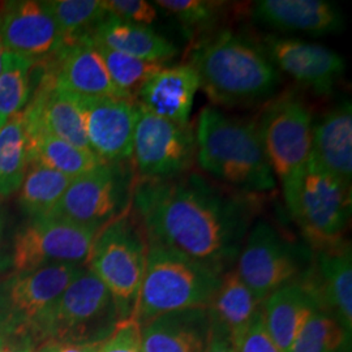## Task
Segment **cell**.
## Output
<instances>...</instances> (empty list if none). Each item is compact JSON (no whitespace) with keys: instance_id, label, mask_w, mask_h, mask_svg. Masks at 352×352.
Wrapping results in <instances>:
<instances>
[{"instance_id":"1","label":"cell","mask_w":352,"mask_h":352,"mask_svg":"<svg viewBox=\"0 0 352 352\" xmlns=\"http://www.w3.org/2000/svg\"><path fill=\"white\" fill-rule=\"evenodd\" d=\"M257 209V196L189 171L164 180L138 179L131 212L149 243L225 274L236 263Z\"/></svg>"},{"instance_id":"2","label":"cell","mask_w":352,"mask_h":352,"mask_svg":"<svg viewBox=\"0 0 352 352\" xmlns=\"http://www.w3.org/2000/svg\"><path fill=\"white\" fill-rule=\"evenodd\" d=\"M189 65L215 106L240 107L267 101L280 85V72L263 47L231 30H219L193 46Z\"/></svg>"},{"instance_id":"3","label":"cell","mask_w":352,"mask_h":352,"mask_svg":"<svg viewBox=\"0 0 352 352\" xmlns=\"http://www.w3.org/2000/svg\"><path fill=\"white\" fill-rule=\"evenodd\" d=\"M195 140V164L218 184L252 196L277 187L256 122L206 106L197 116Z\"/></svg>"},{"instance_id":"4","label":"cell","mask_w":352,"mask_h":352,"mask_svg":"<svg viewBox=\"0 0 352 352\" xmlns=\"http://www.w3.org/2000/svg\"><path fill=\"white\" fill-rule=\"evenodd\" d=\"M222 276L206 265L160 244L149 243L133 320L142 327L164 314L208 308Z\"/></svg>"},{"instance_id":"5","label":"cell","mask_w":352,"mask_h":352,"mask_svg":"<svg viewBox=\"0 0 352 352\" xmlns=\"http://www.w3.org/2000/svg\"><path fill=\"white\" fill-rule=\"evenodd\" d=\"M282 190L291 217L316 251L343 241L351 218V186L309 158Z\"/></svg>"},{"instance_id":"6","label":"cell","mask_w":352,"mask_h":352,"mask_svg":"<svg viewBox=\"0 0 352 352\" xmlns=\"http://www.w3.org/2000/svg\"><path fill=\"white\" fill-rule=\"evenodd\" d=\"M149 243L129 210L96 235L87 267L113 296L120 321L133 318L145 274Z\"/></svg>"},{"instance_id":"7","label":"cell","mask_w":352,"mask_h":352,"mask_svg":"<svg viewBox=\"0 0 352 352\" xmlns=\"http://www.w3.org/2000/svg\"><path fill=\"white\" fill-rule=\"evenodd\" d=\"M118 324L111 294L87 267L54 302L33 338L37 344H96L107 340Z\"/></svg>"},{"instance_id":"8","label":"cell","mask_w":352,"mask_h":352,"mask_svg":"<svg viewBox=\"0 0 352 352\" xmlns=\"http://www.w3.org/2000/svg\"><path fill=\"white\" fill-rule=\"evenodd\" d=\"M136 180L131 161L103 162L72 179L49 215L98 232L131 210Z\"/></svg>"},{"instance_id":"9","label":"cell","mask_w":352,"mask_h":352,"mask_svg":"<svg viewBox=\"0 0 352 352\" xmlns=\"http://www.w3.org/2000/svg\"><path fill=\"white\" fill-rule=\"evenodd\" d=\"M85 269V265H49L10 273L3 278L0 280V333L33 338L54 302Z\"/></svg>"},{"instance_id":"10","label":"cell","mask_w":352,"mask_h":352,"mask_svg":"<svg viewBox=\"0 0 352 352\" xmlns=\"http://www.w3.org/2000/svg\"><path fill=\"white\" fill-rule=\"evenodd\" d=\"M305 252L287 239L270 222H253L235 270L260 304L278 289L300 280L309 270Z\"/></svg>"},{"instance_id":"11","label":"cell","mask_w":352,"mask_h":352,"mask_svg":"<svg viewBox=\"0 0 352 352\" xmlns=\"http://www.w3.org/2000/svg\"><path fill=\"white\" fill-rule=\"evenodd\" d=\"M98 232L55 215L32 218L20 227L7 256L11 273L56 264L85 265Z\"/></svg>"},{"instance_id":"12","label":"cell","mask_w":352,"mask_h":352,"mask_svg":"<svg viewBox=\"0 0 352 352\" xmlns=\"http://www.w3.org/2000/svg\"><path fill=\"white\" fill-rule=\"evenodd\" d=\"M314 124L308 106L294 96H283L270 102L256 120L265 155L280 184L308 162Z\"/></svg>"},{"instance_id":"13","label":"cell","mask_w":352,"mask_h":352,"mask_svg":"<svg viewBox=\"0 0 352 352\" xmlns=\"http://www.w3.org/2000/svg\"><path fill=\"white\" fill-rule=\"evenodd\" d=\"M196 157L195 126H180L140 109L131 164L139 180L187 174Z\"/></svg>"},{"instance_id":"14","label":"cell","mask_w":352,"mask_h":352,"mask_svg":"<svg viewBox=\"0 0 352 352\" xmlns=\"http://www.w3.org/2000/svg\"><path fill=\"white\" fill-rule=\"evenodd\" d=\"M0 42L4 51L36 64L50 62L65 45L63 34L45 1L17 0L3 4Z\"/></svg>"},{"instance_id":"15","label":"cell","mask_w":352,"mask_h":352,"mask_svg":"<svg viewBox=\"0 0 352 352\" xmlns=\"http://www.w3.org/2000/svg\"><path fill=\"white\" fill-rule=\"evenodd\" d=\"M72 96L84 118L90 151L102 162L131 161L139 104L122 98Z\"/></svg>"},{"instance_id":"16","label":"cell","mask_w":352,"mask_h":352,"mask_svg":"<svg viewBox=\"0 0 352 352\" xmlns=\"http://www.w3.org/2000/svg\"><path fill=\"white\" fill-rule=\"evenodd\" d=\"M263 49L279 72L317 94L331 93L346 71L344 59L338 52L299 38L267 36Z\"/></svg>"},{"instance_id":"17","label":"cell","mask_w":352,"mask_h":352,"mask_svg":"<svg viewBox=\"0 0 352 352\" xmlns=\"http://www.w3.org/2000/svg\"><path fill=\"white\" fill-rule=\"evenodd\" d=\"M41 65L54 85L69 94L126 100L113 85L100 51L88 41L64 45L50 62Z\"/></svg>"},{"instance_id":"18","label":"cell","mask_w":352,"mask_h":352,"mask_svg":"<svg viewBox=\"0 0 352 352\" xmlns=\"http://www.w3.org/2000/svg\"><path fill=\"white\" fill-rule=\"evenodd\" d=\"M315 270L302 278L315 291L322 308L327 304L331 316L351 338L352 253L344 240L336 245L317 250Z\"/></svg>"},{"instance_id":"19","label":"cell","mask_w":352,"mask_h":352,"mask_svg":"<svg viewBox=\"0 0 352 352\" xmlns=\"http://www.w3.org/2000/svg\"><path fill=\"white\" fill-rule=\"evenodd\" d=\"M199 90L200 80L192 65H166L144 82L136 103L155 116L187 126Z\"/></svg>"},{"instance_id":"20","label":"cell","mask_w":352,"mask_h":352,"mask_svg":"<svg viewBox=\"0 0 352 352\" xmlns=\"http://www.w3.org/2000/svg\"><path fill=\"white\" fill-rule=\"evenodd\" d=\"M252 16L276 30L314 36L337 33L344 26L338 6L327 0H260L253 3Z\"/></svg>"},{"instance_id":"21","label":"cell","mask_w":352,"mask_h":352,"mask_svg":"<svg viewBox=\"0 0 352 352\" xmlns=\"http://www.w3.org/2000/svg\"><path fill=\"white\" fill-rule=\"evenodd\" d=\"M209 308L176 311L141 327L144 352H205L210 333Z\"/></svg>"},{"instance_id":"22","label":"cell","mask_w":352,"mask_h":352,"mask_svg":"<svg viewBox=\"0 0 352 352\" xmlns=\"http://www.w3.org/2000/svg\"><path fill=\"white\" fill-rule=\"evenodd\" d=\"M318 309L324 308L304 279L289 283L267 296L263 302L265 325L280 351H289L307 321Z\"/></svg>"},{"instance_id":"23","label":"cell","mask_w":352,"mask_h":352,"mask_svg":"<svg viewBox=\"0 0 352 352\" xmlns=\"http://www.w3.org/2000/svg\"><path fill=\"white\" fill-rule=\"evenodd\" d=\"M309 158L329 174L351 186V101L340 102L314 124Z\"/></svg>"},{"instance_id":"24","label":"cell","mask_w":352,"mask_h":352,"mask_svg":"<svg viewBox=\"0 0 352 352\" xmlns=\"http://www.w3.org/2000/svg\"><path fill=\"white\" fill-rule=\"evenodd\" d=\"M84 41L154 63L167 64L177 54L175 45L151 26L135 24L111 14Z\"/></svg>"},{"instance_id":"25","label":"cell","mask_w":352,"mask_h":352,"mask_svg":"<svg viewBox=\"0 0 352 352\" xmlns=\"http://www.w3.org/2000/svg\"><path fill=\"white\" fill-rule=\"evenodd\" d=\"M261 305L232 267L221 278L219 287L208 308L212 317L225 327L236 349Z\"/></svg>"},{"instance_id":"26","label":"cell","mask_w":352,"mask_h":352,"mask_svg":"<svg viewBox=\"0 0 352 352\" xmlns=\"http://www.w3.org/2000/svg\"><path fill=\"white\" fill-rule=\"evenodd\" d=\"M25 131V129H24ZM28 164H37L75 179L103 164L91 151L34 129L25 132Z\"/></svg>"},{"instance_id":"27","label":"cell","mask_w":352,"mask_h":352,"mask_svg":"<svg viewBox=\"0 0 352 352\" xmlns=\"http://www.w3.org/2000/svg\"><path fill=\"white\" fill-rule=\"evenodd\" d=\"M71 182L72 177L47 167L28 164L25 177L19 189V208L29 219L49 215Z\"/></svg>"},{"instance_id":"28","label":"cell","mask_w":352,"mask_h":352,"mask_svg":"<svg viewBox=\"0 0 352 352\" xmlns=\"http://www.w3.org/2000/svg\"><path fill=\"white\" fill-rule=\"evenodd\" d=\"M28 170L23 111L0 129V201L16 193Z\"/></svg>"},{"instance_id":"29","label":"cell","mask_w":352,"mask_h":352,"mask_svg":"<svg viewBox=\"0 0 352 352\" xmlns=\"http://www.w3.org/2000/svg\"><path fill=\"white\" fill-rule=\"evenodd\" d=\"M34 67L30 59L4 51L0 74V129L25 109L32 94Z\"/></svg>"},{"instance_id":"30","label":"cell","mask_w":352,"mask_h":352,"mask_svg":"<svg viewBox=\"0 0 352 352\" xmlns=\"http://www.w3.org/2000/svg\"><path fill=\"white\" fill-rule=\"evenodd\" d=\"M45 6L59 26L65 45L90 37L109 16L102 0H49Z\"/></svg>"},{"instance_id":"31","label":"cell","mask_w":352,"mask_h":352,"mask_svg":"<svg viewBox=\"0 0 352 352\" xmlns=\"http://www.w3.org/2000/svg\"><path fill=\"white\" fill-rule=\"evenodd\" d=\"M96 47L101 54L113 85L129 101L136 102V96L144 82L167 65L166 63H154L139 59L106 47Z\"/></svg>"},{"instance_id":"32","label":"cell","mask_w":352,"mask_h":352,"mask_svg":"<svg viewBox=\"0 0 352 352\" xmlns=\"http://www.w3.org/2000/svg\"><path fill=\"white\" fill-rule=\"evenodd\" d=\"M340 322L325 309H318L302 327L289 352H340L347 342Z\"/></svg>"},{"instance_id":"33","label":"cell","mask_w":352,"mask_h":352,"mask_svg":"<svg viewBox=\"0 0 352 352\" xmlns=\"http://www.w3.org/2000/svg\"><path fill=\"white\" fill-rule=\"evenodd\" d=\"M153 4L175 17L190 33L213 29L225 7V3L214 0H155Z\"/></svg>"},{"instance_id":"34","label":"cell","mask_w":352,"mask_h":352,"mask_svg":"<svg viewBox=\"0 0 352 352\" xmlns=\"http://www.w3.org/2000/svg\"><path fill=\"white\" fill-rule=\"evenodd\" d=\"M104 10L118 19L149 26L157 21V8L145 0H102Z\"/></svg>"},{"instance_id":"35","label":"cell","mask_w":352,"mask_h":352,"mask_svg":"<svg viewBox=\"0 0 352 352\" xmlns=\"http://www.w3.org/2000/svg\"><path fill=\"white\" fill-rule=\"evenodd\" d=\"M98 352H144L139 322L133 318L120 321Z\"/></svg>"},{"instance_id":"36","label":"cell","mask_w":352,"mask_h":352,"mask_svg":"<svg viewBox=\"0 0 352 352\" xmlns=\"http://www.w3.org/2000/svg\"><path fill=\"white\" fill-rule=\"evenodd\" d=\"M236 352H282L266 329L263 305L257 311L251 327H248L236 347Z\"/></svg>"},{"instance_id":"37","label":"cell","mask_w":352,"mask_h":352,"mask_svg":"<svg viewBox=\"0 0 352 352\" xmlns=\"http://www.w3.org/2000/svg\"><path fill=\"white\" fill-rule=\"evenodd\" d=\"M205 352H236V349L230 340L225 327H222L213 317H212L210 333H209Z\"/></svg>"},{"instance_id":"38","label":"cell","mask_w":352,"mask_h":352,"mask_svg":"<svg viewBox=\"0 0 352 352\" xmlns=\"http://www.w3.org/2000/svg\"><path fill=\"white\" fill-rule=\"evenodd\" d=\"M37 343L29 336H11L0 333V352H34Z\"/></svg>"},{"instance_id":"39","label":"cell","mask_w":352,"mask_h":352,"mask_svg":"<svg viewBox=\"0 0 352 352\" xmlns=\"http://www.w3.org/2000/svg\"><path fill=\"white\" fill-rule=\"evenodd\" d=\"M101 343L96 344H74L62 342H43L38 344L34 352H98Z\"/></svg>"},{"instance_id":"40","label":"cell","mask_w":352,"mask_h":352,"mask_svg":"<svg viewBox=\"0 0 352 352\" xmlns=\"http://www.w3.org/2000/svg\"><path fill=\"white\" fill-rule=\"evenodd\" d=\"M3 55H4V47L0 42V74H1V68H3Z\"/></svg>"},{"instance_id":"41","label":"cell","mask_w":352,"mask_h":352,"mask_svg":"<svg viewBox=\"0 0 352 352\" xmlns=\"http://www.w3.org/2000/svg\"><path fill=\"white\" fill-rule=\"evenodd\" d=\"M1 227L3 225H1V217H0V236H1Z\"/></svg>"}]
</instances>
